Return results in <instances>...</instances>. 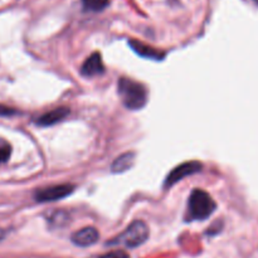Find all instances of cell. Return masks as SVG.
<instances>
[{
    "label": "cell",
    "instance_id": "obj_1",
    "mask_svg": "<svg viewBox=\"0 0 258 258\" xmlns=\"http://www.w3.org/2000/svg\"><path fill=\"white\" fill-rule=\"evenodd\" d=\"M117 90L123 106L128 110H140L148 102V90L145 86L136 81L130 78H120Z\"/></svg>",
    "mask_w": 258,
    "mask_h": 258
},
{
    "label": "cell",
    "instance_id": "obj_2",
    "mask_svg": "<svg viewBox=\"0 0 258 258\" xmlns=\"http://www.w3.org/2000/svg\"><path fill=\"white\" fill-rule=\"evenodd\" d=\"M216 202L207 191L194 189L189 197L186 219L188 221H206L216 211Z\"/></svg>",
    "mask_w": 258,
    "mask_h": 258
},
{
    "label": "cell",
    "instance_id": "obj_3",
    "mask_svg": "<svg viewBox=\"0 0 258 258\" xmlns=\"http://www.w3.org/2000/svg\"><path fill=\"white\" fill-rule=\"evenodd\" d=\"M149 238V228L146 223L143 221H134L120 236L113 238L112 241L108 242L110 246H125L128 248H135V247L141 246L145 243L146 239Z\"/></svg>",
    "mask_w": 258,
    "mask_h": 258
},
{
    "label": "cell",
    "instance_id": "obj_4",
    "mask_svg": "<svg viewBox=\"0 0 258 258\" xmlns=\"http://www.w3.org/2000/svg\"><path fill=\"white\" fill-rule=\"evenodd\" d=\"M75 186L72 184H59V185L47 186V188L38 189L34 194V199L38 203H48L66 198L73 193Z\"/></svg>",
    "mask_w": 258,
    "mask_h": 258
},
{
    "label": "cell",
    "instance_id": "obj_5",
    "mask_svg": "<svg viewBox=\"0 0 258 258\" xmlns=\"http://www.w3.org/2000/svg\"><path fill=\"white\" fill-rule=\"evenodd\" d=\"M203 165H202L199 161H186V163L181 164V165L176 166L165 179V189L170 188V186L175 185L178 181H180L181 179H184L185 176L191 175V174H196L198 171L202 170Z\"/></svg>",
    "mask_w": 258,
    "mask_h": 258
},
{
    "label": "cell",
    "instance_id": "obj_6",
    "mask_svg": "<svg viewBox=\"0 0 258 258\" xmlns=\"http://www.w3.org/2000/svg\"><path fill=\"white\" fill-rule=\"evenodd\" d=\"M103 72H105V66H103L100 53L91 54L81 67V75L85 77H95V76L102 75Z\"/></svg>",
    "mask_w": 258,
    "mask_h": 258
},
{
    "label": "cell",
    "instance_id": "obj_7",
    "mask_svg": "<svg viewBox=\"0 0 258 258\" xmlns=\"http://www.w3.org/2000/svg\"><path fill=\"white\" fill-rule=\"evenodd\" d=\"M100 238V233L93 227H86L72 234V242L78 247H90Z\"/></svg>",
    "mask_w": 258,
    "mask_h": 258
},
{
    "label": "cell",
    "instance_id": "obj_8",
    "mask_svg": "<svg viewBox=\"0 0 258 258\" xmlns=\"http://www.w3.org/2000/svg\"><path fill=\"white\" fill-rule=\"evenodd\" d=\"M70 113V110L66 107H59L54 108V110L49 111V112H45L44 115L39 116L37 118V123L39 126H52L54 123L60 122L62 120H64L66 117Z\"/></svg>",
    "mask_w": 258,
    "mask_h": 258
},
{
    "label": "cell",
    "instance_id": "obj_9",
    "mask_svg": "<svg viewBox=\"0 0 258 258\" xmlns=\"http://www.w3.org/2000/svg\"><path fill=\"white\" fill-rule=\"evenodd\" d=\"M130 47L138 53L139 55L144 58H150V59H156V60H161L164 58V53L159 52L158 49L153 47H149V45L144 44V43L138 42V40H130L128 42Z\"/></svg>",
    "mask_w": 258,
    "mask_h": 258
},
{
    "label": "cell",
    "instance_id": "obj_10",
    "mask_svg": "<svg viewBox=\"0 0 258 258\" xmlns=\"http://www.w3.org/2000/svg\"><path fill=\"white\" fill-rule=\"evenodd\" d=\"M134 161H135V154L134 153L122 154V155L118 156V158L113 161L112 165H111V170H112V173L115 174L123 173V171L128 170V169L134 165Z\"/></svg>",
    "mask_w": 258,
    "mask_h": 258
},
{
    "label": "cell",
    "instance_id": "obj_11",
    "mask_svg": "<svg viewBox=\"0 0 258 258\" xmlns=\"http://www.w3.org/2000/svg\"><path fill=\"white\" fill-rule=\"evenodd\" d=\"M82 5L87 12H101L108 5V0H83Z\"/></svg>",
    "mask_w": 258,
    "mask_h": 258
},
{
    "label": "cell",
    "instance_id": "obj_12",
    "mask_svg": "<svg viewBox=\"0 0 258 258\" xmlns=\"http://www.w3.org/2000/svg\"><path fill=\"white\" fill-rule=\"evenodd\" d=\"M10 154H12V146H10V144L7 140L0 138V164L8 161V159L10 158Z\"/></svg>",
    "mask_w": 258,
    "mask_h": 258
},
{
    "label": "cell",
    "instance_id": "obj_13",
    "mask_svg": "<svg viewBox=\"0 0 258 258\" xmlns=\"http://www.w3.org/2000/svg\"><path fill=\"white\" fill-rule=\"evenodd\" d=\"M100 258H130V256L123 251H113L110 252V253L103 254V256H101Z\"/></svg>",
    "mask_w": 258,
    "mask_h": 258
},
{
    "label": "cell",
    "instance_id": "obj_14",
    "mask_svg": "<svg viewBox=\"0 0 258 258\" xmlns=\"http://www.w3.org/2000/svg\"><path fill=\"white\" fill-rule=\"evenodd\" d=\"M15 110L9 107H5V106H0V115L2 116H10V115H14Z\"/></svg>",
    "mask_w": 258,
    "mask_h": 258
}]
</instances>
